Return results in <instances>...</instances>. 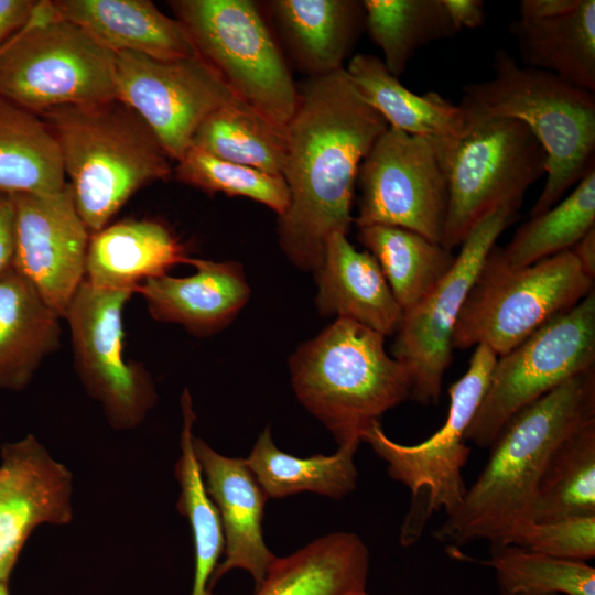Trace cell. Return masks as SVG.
Listing matches in <instances>:
<instances>
[{"instance_id": "cell-1", "label": "cell", "mask_w": 595, "mask_h": 595, "mask_svg": "<svg viewBox=\"0 0 595 595\" xmlns=\"http://www.w3.org/2000/svg\"><path fill=\"white\" fill-rule=\"evenodd\" d=\"M298 94L284 128L290 203L278 217V236L295 267L315 272L329 237L348 235L359 166L389 126L345 69L307 78Z\"/></svg>"}, {"instance_id": "cell-2", "label": "cell", "mask_w": 595, "mask_h": 595, "mask_svg": "<svg viewBox=\"0 0 595 595\" xmlns=\"http://www.w3.org/2000/svg\"><path fill=\"white\" fill-rule=\"evenodd\" d=\"M592 419L595 369L567 379L516 412L489 446V459L458 508L434 531L435 539L450 547L477 540L501 545L517 523L529 520L554 448Z\"/></svg>"}, {"instance_id": "cell-3", "label": "cell", "mask_w": 595, "mask_h": 595, "mask_svg": "<svg viewBox=\"0 0 595 595\" xmlns=\"http://www.w3.org/2000/svg\"><path fill=\"white\" fill-rule=\"evenodd\" d=\"M52 132L76 209L90 234L143 186L173 175V161L142 118L119 98L39 115Z\"/></svg>"}, {"instance_id": "cell-4", "label": "cell", "mask_w": 595, "mask_h": 595, "mask_svg": "<svg viewBox=\"0 0 595 595\" xmlns=\"http://www.w3.org/2000/svg\"><path fill=\"white\" fill-rule=\"evenodd\" d=\"M493 67V78L464 86L461 105L473 116L519 120L542 145L547 180L529 214L534 217L595 166V94L520 66L504 50L495 53Z\"/></svg>"}, {"instance_id": "cell-5", "label": "cell", "mask_w": 595, "mask_h": 595, "mask_svg": "<svg viewBox=\"0 0 595 595\" xmlns=\"http://www.w3.org/2000/svg\"><path fill=\"white\" fill-rule=\"evenodd\" d=\"M299 401L338 445L361 433L410 398L408 369L385 349V336L357 322L336 318L289 359Z\"/></svg>"}, {"instance_id": "cell-6", "label": "cell", "mask_w": 595, "mask_h": 595, "mask_svg": "<svg viewBox=\"0 0 595 595\" xmlns=\"http://www.w3.org/2000/svg\"><path fill=\"white\" fill-rule=\"evenodd\" d=\"M167 4L195 53L232 95L285 128L298 104V84L262 6L251 0H172Z\"/></svg>"}, {"instance_id": "cell-7", "label": "cell", "mask_w": 595, "mask_h": 595, "mask_svg": "<svg viewBox=\"0 0 595 595\" xmlns=\"http://www.w3.org/2000/svg\"><path fill=\"white\" fill-rule=\"evenodd\" d=\"M593 290L571 250L512 267L495 245L458 314L453 349L485 345L500 357Z\"/></svg>"}, {"instance_id": "cell-8", "label": "cell", "mask_w": 595, "mask_h": 595, "mask_svg": "<svg viewBox=\"0 0 595 595\" xmlns=\"http://www.w3.org/2000/svg\"><path fill=\"white\" fill-rule=\"evenodd\" d=\"M0 96L36 115L117 98L116 53L39 1L0 46Z\"/></svg>"}, {"instance_id": "cell-9", "label": "cell", "mask_w": 595, "mask_h": 595, "mask_svg": "<svg viewBox=\"0 0 595 595\" xmlns=\"http://www.w3.org/2000/svg\"><path fill=\"white\" fill-rule=\"evenodd\" d=\"M496 360L487 346H476L467 370L448 388L450 407L444 424L423 442L397 443L386 435L379 422L360 435L388 464L389 476L411 491V506L400 536L405 547L420 539L435 512L452 515L466 494L463 468L470 453L466 432L487 391Z\"/></svg>"}, {"instance_id": "cell-10", "label": "cell", "mask_w": 595, "mask_h": 595, "mask_svg": "<svg viewBox=\"0 0 595 595\" xmlns=\"http://www.w3.org/2000/svg\"><path fill=\"white\" fill-rule=\"evenodd\" d=\"M467 115V127L458 138L436 139L448 185L441 245L450 251L461 247L488 213L522 201L524 192L545 175V152L524 123Z\"/></svg>"}, {"instance_id": "cell-11", "label": "cell", "mask_w": 595, "mask_h": 595, "mask_svg": "<svg viewBox=\"0 0 595 595\" xmlns=\"http://www.w3.org/2000/svg\"><path fill=\"white\" fill-rule=\"evenodd\" d=\"M591 369H595V289L497 357L466 441L489 447L516 412Z\"/></svg>"}, {"instance_id": "cell-12", "label": "cell", "mask_w": 595, "mask_h": 595, "mask_svg": "<svg viewBox=\"0 0 595 595\" xmlns=\"http://www.w3.org/2000/svg\"><path fill=\"white\" fill-rule=\"evenodd\" d=\"M521 202L506 203L478 221L445 275L425 299L403 312L391 354L408 369L410 398L416 402L439 401L443 377L453 357V333L458 314L487 255L500 235L517 220Z\"/></svg>"}, {"instance_id": "cell-13", "label": "cell", "mask_w": 595, "mask_h": 595, "mask_svg": "<svg viewBox=\"0 0 595 595\" xmlns=\"http://www.w3.org/2000/svg\"><path fill=\"white\" fill-rule=\"evenodd\" d=\"M356 226L400 227L441 244L448 185L436 139L390 128L363 160Z\"/></svg>"}, {"instance_id": "cell-14", "label": "cell", "mask_w": 595, "mask_h": 595, "mask_svg": "<svg viewBox=\"0 0 595 595\" xmlns=\"http://www.w3.org/2000/svg\"><path fill=\"white\" fill-rule=\"evenodd\" d=\"M133 293L97 288L84 280L64 316L71 329L74 368L116 430L139 425L158 400L149 371L123 354V307Z\"/></svg>"}, {"instance_id": "cell-15", "label": "cell", "mask_w": 595, "mask_h": 595, "mask_svg": "<svg viewBox=\"0 0 595 595\" xmlns=\"http://www.w3.org/2000/svg\"><path fill=\"white\" fill-rule=\"evenodd\" d=\"M116 85L117 98L142 118L173 162L209 115L237 99L197 54L163 61L116 53Z\"/></svg>"}, {"instance_id": "cell-16", "label": "cell", "mask_w": 595, "mask_h": 595, "mask_svg": "<svg viewBox=\"0 0 595 595\" xmlns=\"http://www.w3.org/2000/svg\"><path fill=\"white\" fill-rule=\"evenodd\" d=\"M14 205L12 267L64 318L85 280L90 231L71 185L53 194H10Z\"/></svg>"}, {"instance_id": "cell-17", "label": "cell", "mask_w": 595, "mask_h": 595, "mask_svg": "<svg viewBox=\"0 0 595 595\" xmlns=\"http://www.w3.org/2000/svg\"><path fill=\"white\" fill-rule=\"evenodd\" d=\"M72 491V473L32 434L1 447L0 582L8 583L37 526L71 521Z\"/></svg>"}, {"instance_id": "cell-18", "label": "cell", "mask_w": 595, "mask_h": 595, "mask_svg": "<svg viewBox=\"0 0 595 595\" xmlns=\"http://www.w3.org/2000/svg\"><path fill=\"white\" fill-rule=\"evenodd\" d=\"M193 450L206 493L219 513L224 534L225 559L214 571L210 588L234 569L249 572L257 588L277 558L263 539L262 521L268 497L245 458L224 456L195 436Z\"/></svg>"}, {"instance_id": "cell-19", "label": "cell", "mask_w": 595, "mask_h": 595, "mask_svg": "<svg viewBox=\"0 0 595 595\" xmlns=\"http://www.w3.org/2000/svg\"><path fill=\"white\" fill-rule=\"evenodd\" d=\"M194 274H166L142 282L138 289L155 321L182 325L195 336L226 327L247 303L250 289L236 261L190 258Z\"/></svg>"}, {"instance_id": "cell-20", "label": "cell", "mask_w": 595, "mask_h": 595, "mask_svg": "<svg viewBox=\"0 0 595 595\" xmlns=\"http://www.w3.org/2000/svg\"><path fill=\"white\" fill-rule=\"evenodd\" d=\"M279 43L307 78L345 69L365 31L358 0H271L263 2Z\"/></svg>"}, {"instance_id": "cell-21", "label": "cell", "mask_w": 595, "mask_h": 595, "mask_svg": "<svg viewBox=\"0 0 595 595\" xmlns=\"http://www.w3.org/2000/svg\"><path fill=\"white\" fill-rule=\"evenodd\" d=\"M55 14L113 53L134 52L172 61L196 55L175 19L149 0H52Z\"/></svg>"}, {"instance_id": "cell-22", "label": "cell", "mask_w": 595, "mask_h": 595, "mask_svg": "<svg viewBox=\"0 0 595 595\" xmlns=\"http://www.w3.org/2000/svg\"><path fill=\"white\" fill-rule=\"evenodd\" d=\"M314 274L315 302L323 316L357 322L385 337L396 334L403 311L374 256L357 250L347 235L329 237Z\"/></svg>"}, {"instance_id": "cell-23", "label": "cell", "mask_w": 595, "mask_h": 595, "mask_svg": "<svg viewBox=\"0 0 595 595\" xmlns=\"http://www.w3.org/2000/svg\"><path fill=\"white\" fill-rule=\"evenodd\" d=\"M184 246L171 229L155 219H123L93 232L85 280L108 290L137 292L148 279L187 263Z\"/></svg>"}, {"instance_id": "cell-24", "label": "cell", "mask_w": 595, "mask_h": 595, "mask_svg": "<svg viewBox=\"0 0 595 595\" xmlns=\"http://www.w3.org/2000/svg\"><path fill=\"white\" fill-rule=\"evenodd\" d=\"M61 317L12 266L0 273V388L22 390L58 349Z\"/></svg>"}, {"instance_id": "cell-25", "label": "cell", "mask_w": 595, "mask_h": 595, "mask_svg": "<svg viewBox=\"0 0 595 595\" xmlns=\"http://www.w3.org/2000/svg\"><path fill=\"white\" fill-rule=\"evenodd\" d=\"M368 572L364 541L335 532L275 558L255 595H359L366 592Z\"/></svg>"}, {"instance_id": "cell-26", "label": "cell", "mask_w": 595, "mask_h": 595, "mask_svg": "<svg viewBox=\"0 0 595 595\" xmlns=\"http://www.w3.org/2000/svg\"><path fill=\"white\" fill-rule=\"evenodd\" d=\"M364 99L390 128L432 139H456L466 129L468 115L435 91L419 95L408 89L372 54H356L345 66Z\"/></svg>"}, {"instance_id": "cell-27", "label": "cell", "mask_w": 595, "mask_h": 595, "mask_svg": "<svg viewBox=\"0 0 595 595\" xmlns=\"http://www.w3.org/2000/svg\"><path fill=\"white\" fill-rule=\"evenodd\" d=\"M524 66L595 93V1L578 0L559 15L510 23Z\"/></svg>"}, {"instance_id": "cell-28", "label": "cell", "mask_w": 595, "mask_h": 595, "mask_svg": "<svg viewBox=\"0 0 595 595\" xmlns=\"http://www.w3.org/2000/svg\"><path fill=\"white\" fill-rule=\"evenodd\" d=\"M66 183L57 143L44 120L0 96V192L53 194Z\"/></svg>"}, {"instance_id": "cell-29", "label": "cell", "mask_w": 595, "mask_h": 595, "mask_svg": "<svg viewBox=\"0 0 595 595\" xmlns=\"http://www.w3.org/2000/svg\"><path fill=\"white\" fill-rule=\"evenodd\" d=\"M359 443L339 445L337 452L329 456L299 457L279 450L267 428L246 463L268 498L311 491L339 499L356 487L354 456Z\"/></svg>"}, {"instance_id": "cell-30", "label": "cell", "mask_w": 595, "mask_h": 595, "mask_svg": "<svg viewBox=\"0 0 595 595\" xmlns=\"http://www.w3.org/2000/svg\"><path fill=\"white\" fill-rule=\"evenodd\" d=\"M357 239L378 262L403 312L426 298L455 259L441 244L400 227H359Z\"/></svg>"}, {"instance_id": "cell-31", "label": "cell", "mask_w": 595, "mask_h": 595, "mask_svg": "<svg viewBox=\"0 0 595 595\" xmlns=\"http://www.w3.org/2000/svg\"><path fill=\"white\" fill-rule=\"evenodd\" d=\"M595 516V419L563 439L540 477L529 520Z\"/></svg>"}, {"instance_id": "cell-32", "label": "cell", "mask_w": 595, "mask_h": 595, "mask_svg": "<svg viewBox=\"0 0 595 595\" xmlns=\"http://www.w3.org/2000/svg\"><path fill=\"white\" fill-rule=\"evenodd\" d=\"M191 147L269 174L282 175L285 163L284 128L239 99L209 115L196 130Z\"/></svg>"}, {"instance_id": "cell-33", "label": "cell", "mask_w": 595, "mask_h": 595, "mask_svg": "<svg viewBox=\"0 0 595 595\" xmlns=\"http://www.w3.org/2000/svg\"><path fill=\"white\" fill-rule=\"evenodd\" d=\"M365 30L397 78L422 46L453 36L442 0H363Z\"/></svg>"}, {"instance_id": "cell-34", "label": "cell", "mask_w": 595, "mask_h": 595, "mask_svg": "<svg viewBox=\"0 0 595 595\" xmlns=\"http://www.w3.org/2000/svg\"><path fill=\"white\" fill-rule=\"evenodd\" d=\"M183 429L181 456L175 466V476L181 493L178 510L188 518L195 551V573L192 595L212 594L210 580L224 550V534L219 513L206 493L199 465L193 450V424L195 414L187 389L182 398Z\"/></svg>"}, {"instance_id": "cell-35", "label": "cell", "mask_w": 595, "mask_h": 595, "mask_svg": "<svg viewBox=\"0 0 595 595\" xmlns=\"http://www.w3.org/2000/svg\"><path fill=\"white\" fill-rule=\"evenodd\" d=\"M594 227L595 166L567 196L521 225L500 252L510 266L527 267L571 250Z\"/></svg>"}, {"instance_id": "cell-36", "label": "cell", "mask_w": 595, "mask_h": 595, "mask_svg": "<svg viewBox=\"0 0 595 595\" xmlns=\"http://www.w3.org/2000/svg\"><path fill=\"white\" fill-rule=\"evenodd\" d=\"M486 563L496 572L500 595H595V569L582 561L507 544L491 547Z\"/></svg>"}, {"instance_id": "cell-37", "label": "cell", "mask_w": 595, "mask_h": 595, "mask_svg": "<svg viewBox=\"0 0 595 595\" xmlns=\"http://www.w3.org/2000/svg\"><path fill=\"white\" fill-rule=\"evenodd\" d=\"M175 178L206 194L242 196L272 209L281 217L290 193L282 175L232 163L191 147L173 167Z\"/></svg>"}, {"instance_id": "cell-38", "label": "cell", "mask_w": 595, "mask_h": 595, "mask_svg": "<svg viewBox=\"0 0 595 595\" xmlns=\"http://www.w3.org/2000/svg\"><path fill=\"white\" fill-rule=\"evenodd\" d=\"M507 544L555 559L585 562L595 556V516L524 520L507 533L499 547Z\"/></svg>"}, {"instance_id": "cell-39", "label": "cell", "mask_w": 595, "mask_h": 595, "mask_svg": "<svg viewBox=\"0 0 595 595\" xmlns=\"http://www.w3.org/2000/svg\"><path fill=\"white\" fill-rule=\"evenodd\" d=\"M39 1L0 0V46L31 19Z\"/></svg>"}, {"instance_id": "cell-40", "label": "cell", "mask_w": 595, "mask_h": 595, "mask_svg": "<svg viewBox=\"0 0 595 595\" xmlns=\"http://www.w3.org/2000/svg\"><path fill=\"white\" fill-rule=\"evenodd\" d=\"M442 3L456 32L483 25L485 4L482 0H442Z\"/></svg>"}, {"instance_id": "cell-41", "label": "cell", "mask_w": 595, "mask_h": 595, "mask_svg": "<svg viewBox=\"0 0 595 595\" xmlns=\"http://www.w3.org/2000/svg\"><path fill=\"white\" fill-rule=\"evenodd\" d=\"M14 251V205L10 194L0 192V273L12 266Z\"/></svg>"}, {"instance_id": "cell-42", "label": "cell", "mask_w": 595, "mask_h": 595, "mask_svg": "<svg viewBox=\"0 0 595 595\" xmlns=\"http://www.w3.org/2000/svg\"><path fill=\"white\" fill-rule=\"evenodd\" d=\"M578 0H522L519 19L538 20L559 15L577 4Z\"/></svg>"}, {"instance_id": "cell-43", "label": "cell", "mask_w": 595, "mask_h": 595, "mask_svg": "<svg viewBox=\"0 0 595 595\" xmlns=\"http://www.w3.org/2000/svg\"><path fill=\"white\" fill-rule=\"evenodd\" d=\"M584 273L595 280V227L571 249Z\"/></svg>"}, {"instance_id": "cell-44", "label": "cell", "mask_w": 595, "mask_h": 595, "mask_svg": "<svg viewBox=\"0 0 595 595\" xmlns=\"http://www.w3.org/2000/svg\"><path fill=\"white\" fill-rule=\"evenodd\" d=\"M0 595H9L8 583L0 582Z\"/></svg>"}, {"instance_id": "cell-45", "label": "cell", "mask_w": 595, "mask_h": 595, "mask_svg": "<svg viewBox=\"0 0 595 595\" xmlns=\"http://www.w3.org/2000/svg\"><path fill=\"white\" fill-rule=\"evenodd\" d=\"M359 595H368V594L365 592V593H361V594H359Z\"/></svg>"}]
</instances>
